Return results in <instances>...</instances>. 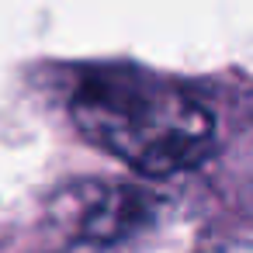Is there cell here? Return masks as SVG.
Wrapping results in <instances>:
<instances>
[{
	"label": "cell",
	"instance_id": "3",
	"mask_svg": "<svg viewBox=\"0 0 253 253\" xmlns=\"http://www.w3.org/2000/svg\"><path fill=\"white\" fill-rule=\"evenodd\" d=\"M205 253H253V246L250 243H222V246H211Z\"/></svg>",
	"mask_w": 253,
	"mask_h": 253
},
{
	"label": "cell",
	"instance_id": "2",
	"mask_svg": "<svg viewBox=\"0 0 253 253\" xmlns=\"http://www.w3.org/2000/svg\"><path fill=\"white\" fill-rule=\"evenodd\" d=\"M153 208H156V198L128 184H115V187L84 184L80 191H70L59 198V211L70 232L80 243H94V246H111L146 229V222L153 218Z\"/></svg>",
	"mask_w": 253,
	"mask_h": 253
},
{
	"label": "cell",
	"instance_id": "1",
	"mask_svg": "<svg viewBox=\"0 0 253 253\" xmlns=\"http://www.w3.org/2000/svg\"><path fill=\"white\" fill-rule=\"evenodd\" d=\"M73 122L94 146L149 177L191 170L215 146V122L194 97L139 77L87 80L73 97Z\"/></svg>",
	"mask_w": 253,
	"mask_h": 253
}]
</instances>
